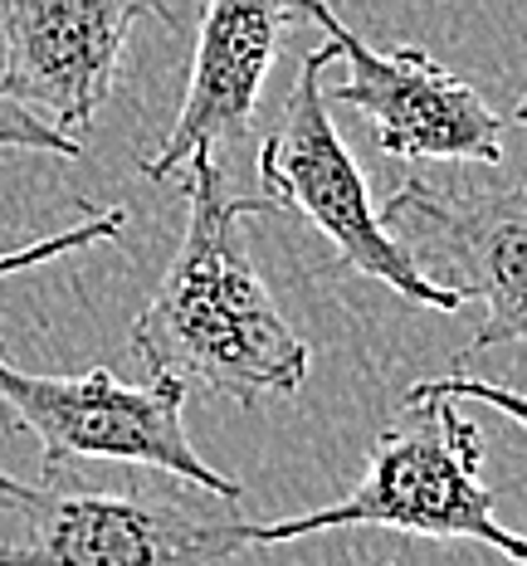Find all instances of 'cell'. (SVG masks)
<instances>
[{"label": "cell", "instance_id": "obj_1", "mask_svg": "<svg viewBox=\"0 0 527 566\" xmlns=\"http://www.w3.org/2000/svg\"><path fill=\"white\" fill-rule=\"evenodd\" d=\"M186 230L147 308L133 317V352L151 376L234 406L288 400L308 381L313 347L274 308L244 250V226L268 216V200L230 196L215 151H191L181 167Z\"/></svg>", "mask_w": 527, "mask_h": 566}, {"label": "cell", "instance_id": "obj_2", "mask_svg": "<svg viewBox=\"0 0 527 566\" xmlns=\"http://www.w3.org/2000/svg\"><path fill=\"white\" fill-rule=\"evenodd\" d=\"M464 396H484L508 420H523V400L508 386L468 381L464 371L420 381L371 440L367 474L327 509L254 523V547H278L333 527H396L440 542H484L503 562L523 566L527 542L494 513V489L484 483V430L460 416Z\"/></svg>", "mask_w": 527, "mask_h": 566}, {"label": "cell", "instance_id": "obj_3", "mask_svg": "<svg viewBox=\"0 0 527 566\" xmlns=\"http://www.w3.org/2000/svg\"><path fill=\"white\" fill-rule=\"evenodd\" d=\"M201 493H93L20 483L0 469V513L25 537H0V566H215L254 547V517Z\"/></svg>", "mask_w": 527, "mask_h": 566}, {"label": "cell", "instance_id": "obj_4", "mask_svg": "<svg viewBox=\"0 0 527 566\" xmlns=\"http://www.w3.org/2000/svg\"><path fill=\"white\" fill-rule=\"evenodd\" d=\"M333 64V50L303 54L298 78H293L284 108L274 117V133L260 142V186L264 200L278 216H298L333 244L337 274H367L386 283L396 298L415 303V308L435 313H460L464 298L454 289H440L415 269L401 244L381 230L377 210L367 196V176H361L357 157L347 151L342 133L333 127L323 93V69Z\"/></svg>", "mask_w": 527, "mask_h": 566}, {"label": "cell", "instance_id": "obj_5", "mask_svg": "<svg viewBox=\"0 0 527 566\" xmlns=\"http://www.w3.org/2000/svg\"><path fill=\"white\" fill-rule=\"evenodd\" d=\"M0 406L20 430L40 440L44 479L74 459H117V464L157 469L176 483H191L225 503L244 499V483L220 474L196 454L186 434V386L171 376H151L147 386L117 381L108 367L78 376L25 371L0 352Z\"/></svg>", "mask_w": 527, "mask_h": 566}, {"label": "cell", "instance_id": "obj_6", "mask_svg": "<svg viewBox=\"0 0 527 566\" xmlns=\"http://www.w3.org/2000/svg\"><path fill=\"white\" fill-rule=\"evenodd\" d=\"M381 230L415 259L425 279L484 308L468 347L450 361L460 371L488 347H513L527 317V191L518 176L488 181H430L410 176L377 210Z\"/></svg>", "mask_w": 527, "mask_h": 566}, {"label": "cell", "instance_id": "obj_7", "mask_svg": "<svg viewBox=\"0 0 527 566\" xmlns=\"http://www.w3.org/2000/svg\"><path fill=\"white\" fill-rule=\"evenodd\" d=\"M293 15L313 20L327 34L333 59L347 64L337 88H323L327 103L367 113L377 147L405 161H460V167H503L508 117L468 78L450 74L440 59L415 44L377 50L351 25H342L327 0H293Z\"/></svg>", "mask_w": 527, "mask_h": 566}, {"label": "cell", "instance_id": "obj_8", "mask_svg": "<svg viewBox=\"0 0 527 566\" xmlns=\"http://www.w3.org/2000/svg\"><path fill=\"white\" fill-rule=\"evenodd\" d=\"M143 15L176 25L167 0H0V74L59 133H84L113 98Z\"/></svg>", "mask_w": 527, "mask_h": 566}, {"label": "cell", "instance_id": "obj_9", "mask_svg": "<svg viewBox=\"0 0 527 566\" xmlns=\"http://www.w3.org/2000/svg\"><path fill=\"white\" fill-rule=\"evenodd\" d=\"M288 25H298L293 0H205L186 98L176 108L167 142L143 161L147 181H171L191 151L234 147L250 133Z\"/></svg>", "mask_w": 527, "mask_h": 566}, {"label": "cell", "instance_id": "obj_10", "mask_svg": "<svg viewBox=\"0 0 527 566\" xmlns=\"http://www.w3.org/2000/svg\"><path fill=\"white\" fill-rule=\"evenodd\" d=\"M123 226H127V210H123V206H103V210L88 206V216L78 220V226L54 230V234H44V240L20 244V250H6V254H0V279H6V274H25V269L44 264V259H59V254L93 250V244H113L117 234H123Z\"/></svg>", "mask_w": 527, "mask_h": 566}, {"label": "cell", "instance_id": "obj_11", "mask_svg": "<svg viewBox=\"0 0 527 566\" xmlns=\"http://www.w3.org/2000/svg\"><path fill=\"white\" fill-rule=\"evenodd\" d=\"M0 151H40V157H84V142L59 133L44 117H34L15 93L6 88V74H0Z\"/></svg>", "mask_w": 527, "mask_h": 566}]
</instances>
